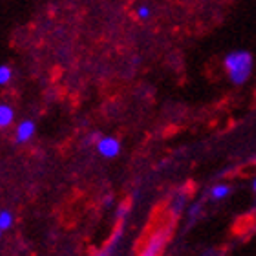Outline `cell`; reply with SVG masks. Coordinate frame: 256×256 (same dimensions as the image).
Wrapping results in <instances>:
<instances>
[{
    "mask_svg": "<svg viewBox=\"0 0 256 256\" xmlns=\"http://www.w3.org/2000/svg\"><path fill=\"white\" fill-rule=\"evenodd\" d=\"M252 190L256 192V178H254V182H252Z\"/></svg>",
    "mask_w": 256,
    "mask_h": 256,
    "instance_id": "10",
    "label": "cell"
},
{
    "mask_svg": "<svg viewBox=\"0 0 256 256\" xmlns=\"http://www.w3.org/2000/svg\"><path fill=\"white\" fill-rule=\"evenodd\" d=\"M97 152L106 158V160H114L121 154V143H119L116 138H110V136H104V138L97 139Z\"/></svg>",
    "mask_w": 256,
    "mask_h": 256,
    "instance_id": "2",
    "label": "cell"
},
{
    "mask_svg": "<svg viewBox=\"0 0 256 256\" xmlns=\"http://www.w3.org/2000/svg\"><path fill=\"white\" fill-rule=\"evenodd\" d=\"M11 79H13V70L8 64H0V86L10 84Z\"/></svg>",
    "mask_w": 256,
    "mask_h": 256,
    "instance_id": "8",
    "label": "cell"
},
{
    "mask_svg": "<svg viewBox=\"0 0 256 256\" xmlns=\"http://www.w3.org/2000/svg\"><path fill=\"white\" fill-rule=\"evenodd\" d=\"M35 130H37V124L26 119V121H22V123L16 124V130H15V141L18 144H24L28 143L30 139L35 136Z\"/></svg>",
    "mask_w": 256,
    "mask_h": 256,
    "instance_id": "4",
    "label": "cell"
},
{
    "mask_svg": "<svg viewBox=\"0 0 256 256\" xmlns=\"http://www.w3.org/2000/svg\"><path fill=\"white\" fill-rule=\"evenodd\" d=\"M13 222H15V216L11 210H0V229L2 230H10L13 227Z\"/></svg>",
    "mask_w": 256,
    "mask_h": 256,
    "instance_id": "7",
    "label": "cell"
},
{
    "mask_svg": "<svg viewBox=\"0 0 256 256\" xmlns=\"http://www.w3.org/2000/svg\"><path fill=\"white\" fill-rule=\"evenodd\" d=\"M2 234H4V230H2V229H0V238H2Z\"/></svg>",
    "mask_w": 256,
    "mask_h": 256,
    "instance_id": "11",
    "label": "cell"
},
{
    "mask_svg": "<svg viewBox=\"0 0 256 256\" xmlns=\"http://www.w3.org/2000/svg\"><path fill=\"white\" fill-rule=\"evenodd\" d=\"M168 234H170V230H168V229H161L160 232H156V234L152 236V240L148 242V246H146V249H144L141 256H158V254H160L161 249L165 247L166 240H168Z\"/></svg>",
    "mask_w": 256,
    "mask_h": 256,
    "instance_id": "3",
    "label": "cell"
},
{
    "mask_svg": "<svg viewBox=\"0 0 256 256\" xmlns=\"http://www.w3.org/2000/svg\"><path fill=\"white\" fill-rule=\"evenodd\" d=\"M229 194H230V187H229V185H225V183L214 185V187L210 188V198H212V200H216V202L229 198Z\"/></svg>",
    "mask_w": 256,
    "mask_h": 256,
    "instance_id": "6",
    "label": "cell"
},
{
    "mask_svg": "<svg viewBox=\"0 0 256 256\" xmlns=\"http://www.w3.org/2000/svg\"><path fill=\"white\" fill-rule=\"evenodd\" d=\"M224 66H225L227 75H229L230 82L236 86H242L251 79L254 59H252L251 52L236 50V52H230V54L225 57Z\"/></svg>",
    "mask_w": 256,
    "mask_h": 256,
    "instance_id": "1",
    "label": "cell"
},
{
    "mask_svg": "<svg viewBox=\"0 0 256 256\" xmlns=\"http://www.w3.org/2000/svg\"><path fill=\"white\" fill-rule=\"evenodd\" d=\"M15 121V110L8 102H0V130L10 128Z\"/></svg>",
    "mask_w": 256,
    "mask_h": 256,
    "instance_id": "5",
    "label": "cell"
},
{
    "mask_svg": "<svg viewBox=\"0 0 256 256\" xmlns=\"http://www.w3.org/2000/svg\"><path fill=\"white\" fill-rule=\"evenodd\" d=\"M136 15H138L139 20H148L150 16H152V8L146 4H141L138 10H136Z\"/></svg>",
    "mask_w": 256,
    "mask_h": 256,
    "instance_id": "9",
    "label": "cell"
}]
</instances>
